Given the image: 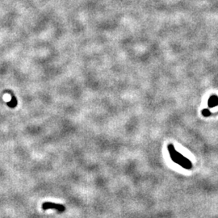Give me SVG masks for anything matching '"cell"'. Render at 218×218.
<instances>
[{
  "mask_svg": "<svg viewBox=\"0 0 218 218\" xmlns=\"http://www.w3.org/2000/svg\"><path fill=\"white\" fill-rule=\"evenodd\" d=\"M167 148H168L169 153H170L171 159L173 160L174 162H176V163H177V164L180 165L181 166H183V168H186V169L191 168V166H192L191 162H190L187 158L183 157L181 153L177 152V151L176 150L175 147H174L173 145H168Z\"/></svg>",
  "mask_w": 218,
  "mask_h": 218,
  "instance_id": "cell-1",
  "label": "cell"
},
{
  "mask_svg": "<svg viewBox=\"0 0 218 218\" xmlns=\"http://www.w3.org/2000/svg\"><path fill=\"white\" fill-rule=\"evenodd\" d=\"M42 209L44 210H46V209H56L58 212H63L65 211V206L61 205H57V204H54V203H50V202H45L42 205Z\"/></svg>",
  "mask_w": 218,
  "mask_h": 218,
  "instance_id": "cell-2",
  "label": "cell"
},
{
  "mask_svg": "<svg viewBox=\"0 0 218 218\" xmlns=\"http://www.w3.org/2000/svg\"><path fill=\"white\" fill-rule=\"evenodd\" d=\"M209 108H214L218 105V97L216 95H212L209 98L208 102Z\"/></svg>",
  "mask_w": 218,
  "mask_h": 218,
  "instance_id": "cell-3",
  "label": "cell"
},
{
  "mask_svg": "<svg viewBox=\"0 0 218 218\" xmlns=\"http://www.w3.org/2000/svg\"><path fill=\"white\" fill-rule=\"evenodd\" d=\"M16 104H17V101H16V99L15 97H13V100L11 102H9L8 103V105L10 106V107H11V108H15L16 106Z\"/></svg>",
  "mask_w": 218,
  "mask_h": 218,
  "instance_id": "cell-4",
  "label": "cell"
},
{
  "mask_svg": "<svg viewBox=\"0 0 218 218\" xmlns=\"http://www.w3.org/2000/svg\"><path fill=\"white\" fill-rule=\"evenodd\" d=\"M202 115L204 116H209L210 115H211V113H210V111L209 110V109H203L202 110Z\"/></svg>",
  "mask_w": 218,
  "mask_h": 218,
  "instance_id": "cell-5",
  "label": "cell"
}]
</instances>
